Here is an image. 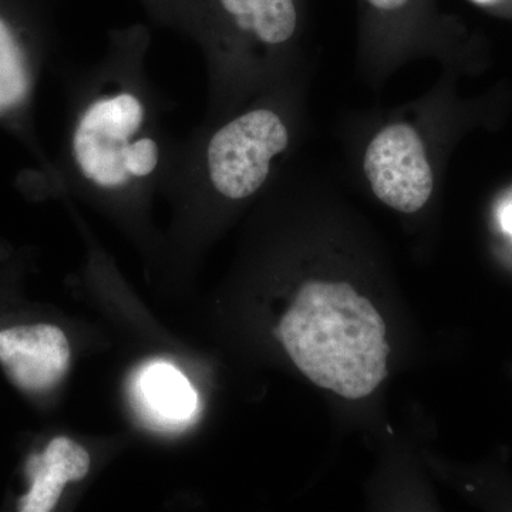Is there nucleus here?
<instances>
[{"label":"nucleus","instance_id":"nucleus-1","mask_svg":"<svg viewBox=\"0 0 512 512\" xmlns=\"http://www.w3.org/2000/svg\"><path fill=\"white\" fill-rule=\"evenodd\" d=\"M150 49V28L133 23L111 29L103 56L76 69L62 165L77 190L138 202L170 178L178 138L165 117L174 104L148 73Z\"/></svg>","mask_w":512,"mask_h":512},{"label":"nucleus","instance_id":"nucleus-2","mask_svg":"<svg viewBox=\"0 0 512 512\" xmlns=\"http://www.w3.org/2000/svg\"><path fill=\"white\" fill-rule=\"evenodd\" d=\"M296 367L348 400L375 392L387 375L386 323L343 282H306L276 329Z\"/></svg>","mask_w":512,"mask_h":512},{"label":"nucleus","instance_id":"nucleus-3","mask_svg":"<svg viewBox=\"0 0 512 512\" xmlns=\"http://www.w3.org/2000/svg\"><path fill=\"white\" fill-rule=\"evenodd\" d=\"M291 131L275 107H251L231 119L207 120L178 138L167 183L188 201L211 194L227 201L255 195L288 151Z\"/></svg>","mask_w":512,"mask_h":512},{"label":"nucleus","instance_id":"nucleus-4","mask_svg":"<svg viewBox=\"0 0 512 512\" xmlns=\"http://www.w3.org/2000/svg\"><path fill=\"white\" fill-rule=\"evenodd\" d=\"M298 29L295 0H188L184 36L204 50L210 66L214 119L252 73L254 53H274Z\"/></svg>","mask_w":512,"mask_h":512},{"label":"nucleus","instance_id":"nucleus-5","mask_svg":"<svg viewBox=\"0 0 512 512\" xmlns=\"http://www.w3.org/2000/svg\"><path fill=\"white\" fill-rule=\"evenodd\" d=\"M363 168L380 201L393 210L420 211L433 192V170L419 133L409 124H392L366 148Z\"/></svg>","mask_w":512,"mask_h":512},{"label":"nucleus","instance_id":"nucleus-6","mask_svg":"<svg viewBox=\"0 0 512 512\" xmlns=\"http://www.w3.org/2000/svg\"><path fill=\"white\" fill-rule=\"evenodd\" d=\"M0 363L20 389L45 392L69 370V342L63 330L52 325L5 329L0 332Z\"/></svg>","mask_w":512,"mask_h":512},{"label":"nucleus","instance_id":"nucleus-7","mask_svg":"<svg viewBox=\"0 0 512 512\" xmlns=\"http://www.w3.org/2000/svg\"><path fill=\"white\" fill-rule=\"evenodd\" d=\"M90 456L67 437L50 441L45 453L35 454L26 464L30 491L20 500L23 512H49L56 507L64 485L83 480L89 473Z\"/></svg>","mask_w":512,"mask_h":512},{"label":"nucleus","instance_id":"nucleus-8","mask_svg":"<svg viewBox=\"0 0 512 512\" xmlns=\"http://www.w3.org/2000/svg\"><path fill=\"white\" fill-rule=\"evenodd\" d=\"M137 402L158 426H181L197 409V394L187 377L168 363H154L138 376Z\"/></svg>","mask_w":512,"mask_h":512},{"label":"nucleus","instance_id":"nucleus-9","mask_svg":"<svg viewBox=\"0 0 512 512\" xmlns=\"http://www.w3.org/2000/svg\"><path fill=\"white\" fill-rule=\"evenodd\" d=\"M156 25L184 36L188 0H138Z\"/></svg>","mask_w":512,"mask_h":512},{"label":"nucleus","instance_id":"nucleus-10","mask_svg":"<svg viewBox=\"0 0 512 512\" xmlns=\"http://www.w3.org/2000/svg\"><path fill=\"white\" fill-rule=\"evenodd\" d=\"M367 2H369L370 5L375 6L376 9L392 12V10L402 8V6L406 5L409 0H367Z\"/></svg>","mask_w":512,"mask_h":512},{"label":"nucleus","instance_id":"nucleus-11","mask_svg":"<svg viewBox=\"0 0 512 512\" xmlns=\"http://www.w3.org/2000/svg\"><path fill=\"white\" fill-rule=\"evenodd\" d=\"M500 222L504 231L512 237V204L504 207L500 212Z\"/></svg>","mask_w":512,"mask_h":512},{"label":"nucleus","instance_id":"nucleus-12","mask_svg":"<svg viewBox=\"0 0 512 512\" xmlns=\"http://www.w3.org/2000/svg\"><path fill=\"white\" fill-rule=\"evenodd\" d=\"M474 2L480 3V5L484 6H497L501 5L504 0H474Z\"/></svg>","mask_w":512,"mask_h":512}]
</instances>
